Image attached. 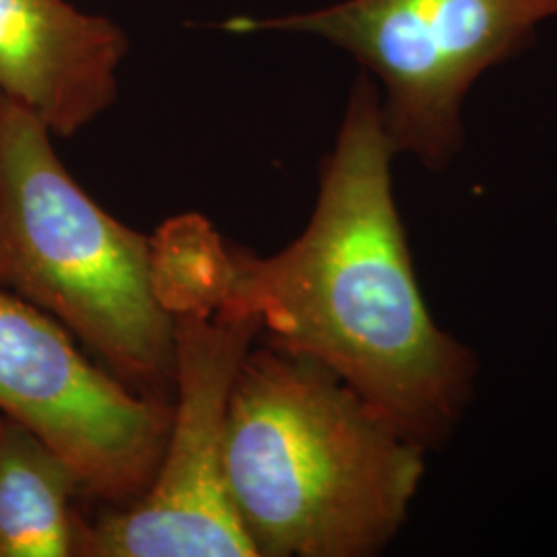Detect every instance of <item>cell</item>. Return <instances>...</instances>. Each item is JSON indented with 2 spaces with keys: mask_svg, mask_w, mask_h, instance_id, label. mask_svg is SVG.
<instances>
[{
  "mask_svg": "<svg viewBox=\"0 0 557 557\" xmlns=\"http://www.w3.org/2000/svg\"><path fill=\"white\" fill-rule=\"evenodd\" d=\"M393 156L379 87L361 73L299 238L257 257L186 213L151 236L153 275L170 314L252 317L271 345L329 368L430 448L469 403L478 361L438 329L419 292L393 197Z\"/></svg>",
  "mask_w": 557,
  "mask_h": 557,
  "instance_id": "1",
  "label": "cell"
},
{
  "mask_svg": "<svg viewBox=\"0 0 557 557\" xmlns=\"http://www.w3.org/2000/svg\"><path fill=\"white\" fill-rule=\"evenodd\" d=\"M423 450L335 372L267 343L230 397L225 483L257 557H366L397 535Z\"/></svg>",
  "mask_w": 557,
  "mask_h": 557,
  "instance_id": "2",
  "label": "cell"
},
{
  "mask_svg": "<svg viewBox=\"0 0 557 557\" xmlns=\"http://www.w3.org/2000/svg\"><path fill=\"white\" fill-rule=\"evenodd\" d=\"M77 498L71 465L0 413V557H77Z\"/></svg>",
  "mask_w": 557,
  "mask_h": 557,
  "instance_id": "8",
  "label": "cell"
},
{
  "mask_svg": "<svg viewBox=\"0 0 557 557\" xmlns=\"http://www.w3.org/2000/svg\"><path fill=\"white\" fill-rule=\"evenodd\" d=\"M126 34L66 0H0V94L57 137H73L116 100Z\"/></svg>",
  "mask_w": 557,
  "mask_h": 557,
  "instance_id": "7",
  "label": "cell"
},
{
  "mask_svg": "<svg viewBox=\"0 0 557 557\" xmlns=\"http://www.w3.org/2000/svg\"><path fill=\"white\" fill-rule=\"evenodd\" d=\"M172 317V418L156 478L135 502L81 518L77 557H257L227 494L225 430L260 324L230 310Z\"/></svg>",
  "mask_w": 557,
  "mask_h": 557,
  "instance_id": "5",
  "label": "cell"
},
{
  "mask_svg": "<svg viewBox=\"0 0 557 557\" xmlns=\"http://www.w3.org/2000/svg\"><path fill=\"white\" fill-rule=\"evenodd\" d=\"M75 341L52 317L0 289V413L71 465L83 498L116 508L156 478L172 403L135 393Z\"/></svg>",
  "mask_w": 557,
  "mask_h": 557,
  "instance_id": "6",
  "label": "cell"
},
{
  "mask_svg": "<svg viewBox=\"0 0 557 557\" xmlns=\"http://www.w3.org/2000/svg\"><path fill=\"white\" fill-rule=\"evenodd\" d=\"M52 137L0 94V289L57 320L135 393L172 403L174 317L156 289L151 236L103 211Z\"/></svg>",
  "mask_w": 557,
  "mask_h": 557,
  "instance_id": "3",
  "label": "cell"
},
{
  "mask_svg": "<svg viewBox=\"0 0 557 557\" xmlns=\"http://www.w3.org/2000/svg\"><path fill=\"white\" fill-rule=\"evenodd\" d=\"M557 0H345L285 17H234L230 34H312L354 54L384 85L382 120L395 153L432 170L462 145L460 108L481 73L524 50Z\"/></svg>",
  "mask_w": 557,
  "mask_h": 557,
  "instance_id": "4",
  "label": "cell"
}]
</instances>
